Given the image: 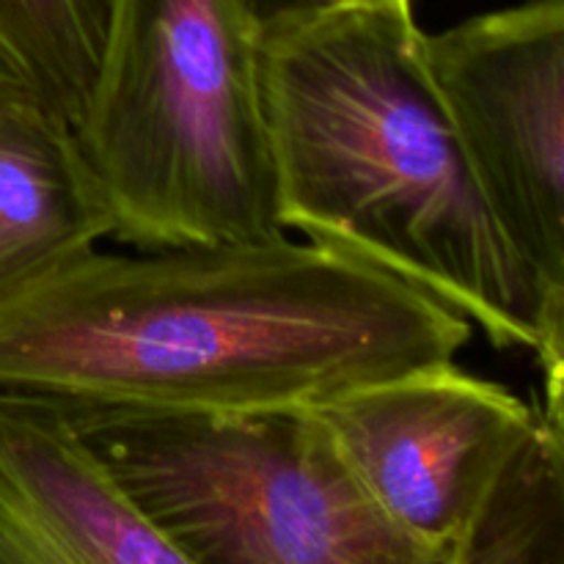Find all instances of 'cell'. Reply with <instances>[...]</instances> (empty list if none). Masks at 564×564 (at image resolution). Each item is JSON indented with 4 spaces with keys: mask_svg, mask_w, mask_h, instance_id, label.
<instances>
[{
    "mask_svg": "<svg viewBox=\"0 0 564 564\" xmlns=\"http://www.w3.org/2000/svg\"><path fill=\"white\" fill-rule=\"evenodd\" d=\"M20 94H33L31 86L25 83V77L17 72V66L0 53V99L6 97H20ZM36 97V94H33Z\"/></svg>",
    "mask_w": 564,
    "mask_h": 564,
    "instance_id": "4fadbf2b",
    "label": "cell"
},
{
    "mask_svg": "<svg viewBox=\"0 0 564 564\" xmlns=\"http://www.w3.org/2000/svg\"><path fill=\"white\" fill-rule=\"evenodd\" d=\"M75 130L127 246L284 231L262 25L242 0H108Z\"/></svg>",
    "mask_w": 564,
    "mask_h": 564,
    "instance_id": "3957f363",
    "label": "cell"
},
{
    "mask_svg": "<svg viewBox=\"0 0 564 564\" xmlns=\"http://www.w3.org/2000/svg\"><path fill=\"white\" fill-rule=\"evenodd\" d=\"M532 350L538 352L545 383V411L540 419L564 446V286L543 292Z\"/></svg>",
    "mask_w": 564,
    "mask_h": 564,
    "instance_id": "8fae6325",
    "label": "cell"
},
{
    "mask_svg": "<svg viewBox=\"0 0 564 564\" xmlns=\"http://www.w3.org/2000/svg\"><path fill=\"white\" fill-rule=\"evenodd\" d=\"M64 411L187 564H444L372 499L312 408Z\"/></svg>",
    "mask_w": 564,
    "mask_h": 564,
    "instance_id": "277c9868",
    "label": "cell"
},
{
    "mask_svg": "<svg viewBox=\"0 0 564 564\" xmlns=\"http://www.w3.org/2000/svg\"><path fill=\"white\" fill-rule=\"evenodd\" d=\"M108 0H0V53L75 124L97 69Z\"/></svg>",
    "mask_w": 564,
    "mask_h": 564,
    "instance_id": "30bf717a",
    "label": "cell"
},
{
    "mask_svg": "<svg viewBox=\"0 0 564 564\" xmlns=\"http://www.w3.org/2000/svg\"><path fill=\"white\" fill-rule=\"evenodd\" d=\"M113 235L75 124L33 94L0 99V295Z\"/></svg>",
    "mask_w": 564,
    "mask_h": 564,
    "instance_id": "ba28073f",
    "label": "cell"
},
{
    "mask_svg": "<svg viewBox=\"0 0 564 564\" xmlns=\"http://www.w3.org/2000/svg\"><path fill=\"white\" fill-rule=\"evenodd\" d=\"M339 3H375V0H339Z\"/></svg>",
    "mask_w": 564,
    "mask_h": 564,
    "instance_id": "5bb4252c",
    "label": "cell"
},
{
    "mask_svg": "<svg viewBox=\"0 0 564 564\" xmlns=\"http://www.w3.org/2000/svg\"><path fill=\"white\" fill-rule=\"evenodd\" d=\"M427 58L507 240L564 286V0L427 33Z\"/></svg>",
    "mask_w": 564,
    "mask_h": 564,
    "instance_id": "5b68a950",
    "label": "cell"
},
{
    "mask_svg": "<svg viewBox=\"0 0 564 564\" xmlns=\"http://www.w3.org/2000/svg\"><path fill=\"white\" fill-rule=\"evenodd\" d=\"M444 564H564V446L538 416Z\"/></svg>",
    "mask_w": 564,
    "mask_h": 564,
    "instance_id": "9c48e42d",
    "label": "cell"
},
{
    "mask_svg": "<svg viewBox=\"0 0 564 564\" xmlns=\"http://www.w3.org/2000/svg\"><path fill=\"white\" fill-rule=\"evenodd\" d=\"M471 330L411 281L286 231L91 248L0 295V389L69 411H297L457 361Z\"/></svg>",
    "mask_w": 564,
    "mask_h": 564,
    "instance_id": "6da1fadb",
    "label": "cell"
},
{
    "mask_svg": "<svg viewBox=\"0 0 564 564\" xmlns=\"http://www.w3.org/2000/svg\"><path fill=\"white\" fill-rule=\"evenodd\" d=\"M262 80L281 229L411 281L490 345L532 350L545 290L485 196L413 0L264 25Z\"/></svg>",
    "mask_w": 564,
    "mask_h": 564,
    "instance_id": "7a4b0ae2",
    "label": "cell"
},
{
    "mask_svg": "<svg viewBox=\"0 0 564 564\" xmlns=\"http://www.w3.org/2000/svg\"><path fill=\"white\" fill-rule=\"evenodd\" d=\"M0 564H187L69 413L0 389Z\"/></svg>",
    "mask_w": 564,
    "mask_h": 564,
    "instance_id": "52a82bcc",
    "label": "cell"
},
{
    "mask_svg": "<svg viewBox=\"0 0 564 564\" xmlns=\"http://www.w3.org/2000/svg\"><path fill=\"white\" fill-rule=\"evenodd\" d=\"M242 3H246V9L251 11L253 20L264 28V25H273V22L290 20V17L325 9V6L339 3V0H242Z\"/></svg>",
    "mask_w": 564,
    "mask_h": 564,
    "instance_id": "7c38bea8",
    "label": "cell"
},
{
    "mask_svg": "<svg viewBox=\"0 0 564 564\" xmlns=\"http://www.w3.org/2000/svg\"><path fill=\"white\" fill-rule=\"evenodd\" d=\"M312 411L372 499L438 551L538 424L512 391L455 361L361 386Z\"/></svg>",
    "mask_w": 564,
    "mask_h": 564,
    "instance_id": "8992f818",
    "label": "cell"
}]
</instances>
